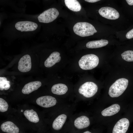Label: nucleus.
<instances>
[{
    "instance_id": "nucleus-1",
    "label": "nucleus",
    "mask_w": 133,
    "mask_h": 133,
    "mask_svg": "<svg viewBox=\"0 0 133 133\" xmlns=\"http://www.w3.org/2000/svg\"><path fill=\"white\" fill-rule=\"evenodd\" d=\"M73 29L76 34L83 37L93 35L97 32L92 24L86 22L77 23L74 26Z\"/></svg>"
},
{
    "instance_id": "nucleus-2",
    "label": "nucleus",
    "mask_w": 133,
    "mask_h": 133,
    "mask_svg": "<svg viewBox=\"0 0 133 133\" xmlns=\"http://www.w3.org/2000/svg\"><path fill=\"white\" fill-rule=\"evenodd\" d=\"M128 80L125 78H120L117 80L110 86L108 93L112 98L117 97L121 95L127 88Z\"/></svg>"
},
{
    "instance_id": "nucleus-3",
    "label": "nucleus",
    "mask_w": 133,
    "mask_h": 133,
    "mask_svg": "<svg viewBox=\"0 0 133 133\" xmlns=\"http://www.w3.org/2000/svg\"><path fill=\"white\" fill-rule=\"evenodd\" d=\"M99 62V58L97 56L93 54H89L82 56L79 61V65L82 69L89 70L97 67Z\"/></svg>"
},
{
    "instance_id": "nucleus-4",
    "label": "nucleus",
    "mask_w": 133,
    "mask_h": 133,
    "mask_svg": "<svg viewBox=\"0 0 133 133\" xmlns=\"http://www.w3.org/2000/svg\"><path fill=\"white\" fill-rule=\"evenodd\" d=\"M98 87L94 83L91 82H86L80 87L78 91L80 94L87 98L91 97L97 93Z\"/></svg>"
},
{
    "instance_id": "nucleus-5",
    "label": "nucleus",
    "mask_w": 133,
    "mask_h": 133,
    "mask_svg": "<svg viewBox=\"0 0 133 133\" xmlns=\"http://www.w3.org/2000/svg\"><path fill=\"white\" fill-rule=\"evenodd\" d=\"M59 13L56 8H53L45 10L38 17L40 22L48 23L51 22L56 19L58 16Z\"/></svg>"
},
{
    "instance_id": "nucleus-6",
    "label": "nucleus",
    "mask_w": 133,
    "mask_h": 133,
    "mask_svg": "<svg viewBox=\"0 0 133 133\" xmlns=\"http://www.w3.org/2000/svg\"><path fill=\"white\" fill-rule=\"evenodd\" d=\"M99 12L101 16L109 19H116L119 17V14L117 11L110 7H102L99 9Z\"/></svg>"
},
{
    "instance_id": "nucleus-7",
    "label": "nucleus",
    "mask_w": 133,
    "mask_h": 133,
    "mask_svg": "<svg viewBox=\"0 0 133 133\" xmlns=\"http://www.w3.org/2000/svg\"><path fill=\"white\" fill-rule=\"evenodd\" d=\"M15 28L21 32L32 31L35 30L38 27L35 23L29 21L18 22L15 24Z\"/></svg>"
},
{
    "instance_id": "nucleus-8",
    "label": "nucleus",
    "mask_w": 133,
    "mask_h": 133,
    "mask_svg": "<svg viewBox=\"0 0 133 133\" xmlns=\"http://www.w3.org/2000/svg\"><path fill=\"white\" fill-rule=\"evenodd\" d=\"M31 58L29 55L26 54L21 58L18 66L19 71L23 72H27L31 70Z\"/></svg>"
},
{
    "instance_id": "nucleus-9",
    "label": "nucleus",
    "mask_w": 133,
    "mask_h": 133,
    "mask_svg": "<svg viewBox=\"0 0 133 133\" xmlns=\"http://www.w3.org/2000/svg\"><path fill=\"white\" fill-rule=\"evenodd\" d=\"M56 100L54 97L50 96H41L38 98L36 100L37 104L44 108H49L55 105Z\"/></svg>"
},
{
    "instance_id": "nucleus-10",
    "label": "nucleus",
    "mask_w": 133,
    "mask_h": 133,
    "mask_svg": "<svg viewBox=\"0 0 133 133\" xmlns=\"http://www.w3.org/2000/svg\"><path fill=\"white\" fill-rule=\"evenodd\" d=\"M130 124L129 120L123 118L118 121L113 128L112 133H126Z\"/></svg>"
},
{
    "instance_id": "nucleus-11",
    "label": "nucleus",
    "mask_w": 133,
    "mask_h": 133,
    "mask_svg": "<svg viewBox=\"0 0 133 133\" xmlns=\"http://www.w3.org/2000/svg\"><path fill=\"white\" fill-rule=\"evenodd\" d=\"M60 55V53L58 52H52L45 61V66L47 67H50L59 62L61 59Z\"/></svg>"
},
{
    "instance_id": "nucleus-12",
    "label": "nucleus",
    "mask_w": 133,
    "mask_h": 133,
    "mask_svg": "<svg viewBox=\"0 0 133 133\" xmlns=\"http://www.w3.org/2000/svg\"><path fill=\"white\" fill-rule=\"evenodd\" d=\"M41 85V83L37 81L31 82L26 84L23 88L22 92L25 94H29L32 92L38 89Z\"/></svg>"
},
{
    "instance_id": "nucleus-13",
    "label": "nucleus",
    "mask_w": 133,
    "mask_h": 133,
    "mask_svg": "<svg viewBox=\"0 0 133 133\" xmlns=\"http://www.w3.org/2000/svg\"><path fill=\"white\" fill-rule=\"evenodd\" d=\"M1 129L4 132L8 133H18L19 129L18 127L12 122L7 121L2 123Z\"/></svg>"
},
{
    "instance_id": "nucleus-14",
    "label": "nucleus",
    "mask_w": 133,
    "mask_h": 133,
    "mask_svg": "<svg viewBox=\"0 0 133 133\" xmlns=\"http://www.w3.org/2000/svg\"><path fill=\"white\" fill-rule=\"evenodd\" d=\"M75 126L78 129H82L88 127L90 124L89 120L85 116H82L77 118L74 121Z\"/></svg>"
},
{
    "instance_id": "nucleus-15",
    "label": "nucleus",
    "mask_w": 133,
    "mask_h": 133,
    "mask_svg": "<svg viewBox=\"0 0 133 133\" xmlns=\"http://www.w3.org/2000/svg\"><path fill=\"white\" fill-rule=\"evenodd\" d=\"M120 109V107L119 104H114L103 110L101 114L104 116H110L118 113Z\"/></svg>"
},
{
    "instance_id": "nucleus-16",
    "label": "nucleus",
    "mask_w": 133,
    "mask_h": 133,
    "mask_svg": "<svg viewBox=\"0 0 133 133\" xmlns=\"http://www.w3.org/2000/svg\"><path fill=\"white\" fill-rule=\"evenodd\" d=\"M68 89V87L65 84L59 83L53 85L51 87V91L54 94L62 95L65 94Z\"/></svg>"
},
{
    "instance_id": "nucleus-17",
    "label": "nucleus",
    "mask_w": 133,
    "mask_h": 133,
    "mask_svg": "<svg viewBox=\"0 0 133 133\" xmlns=\"http://www.w3.org/2000/svg\"><path fill=\"white\" fill-rule=\"evenodd\" d=\"M66 118L67 116L64 114H61L58 116L55 119L53 123V128L56 130H60L65 123Z\"/></svg>"
},
{
    "instance_id": "nucleus-18",
    "label": "nucleus",
    "mask_w": 133,
    "mask_h": 133,
    "mask_svg": "<svg viewBox=\"0 0 133 133\" xmlns=\"http://www.w3.org/2000/svg\"><path fill=\"white\" fill-rule=\"evenodd\" d=\"M108 43V41L106 40L101 39L99 40L90 41L86 44V47L88 48L93 49L104 47Z\"/></svg>"
},
{
    "instance_id": "nucleus-19",
    "label": "nucleus",
    "mask_w": 133,
    "mask_h": 133,
    "mask_svg": "<svg viewBox=\"0 0 133 133\" xmlns=\"http://www.w3.org/2000/svg\"><path fill=\"white\" fill-rule=\"evenodd\" d=\"M65 4L66 6L70 10L77 12L80 11L81 6L79 2L76 0H65Z\"/></svg>"
},
{
    "instance_id": "nucleus-20",
    "label": "nucleus",
    "mask_w": 133,
    "mask_h": 133,
    "mask_svg": "<svg viewBox=\"0 0 133 133\" xmlns=\"http://www.w3.org/2000/svg\"><path fill=\"white\" fill-rule=\"evenodd\" d=\"M24 114L26 117L31 122L36 123L39 121L37 114L33 109L25 110L24 112Z\"/></svg>"
},
{
    "instance_id": "nucleus-21",
    "label": "nucleus",
    "mask_w": 133,
    "mask_h": 133,
    "mask_svg": "<svg viewBox=\"0 0 133 133\" xmlns=\"http://www.w3.org/2000/svg\"><path fill=\"white\" fill-rule=\"evenodd\" d=\"M10 87V82L7 80V78L4 77H0V90H7Z\"/></svg>"
},
{
    "instance_id": "nucleus-22",
    "label": "nucleus",
    "mask_w": 133,
    "mask_h": 133,
    "mask_svg": "<svg viewBox=\"0 0 133 133\" xmlns=\"http://www.w3.org/2000/svg\"><path fill=\"white\" fill-rule=\"evenodd\" d=\"M121 55L123 59L129 62L133 61V50L125 51Z\"/></svg>"
},
{
    "instance_id": "nucleus-23",
    "label": "nucleus",
    "mask_w": 133,
    "mask_h": 133,
    "mask_svg": "<svg viewBox=\"0 0 133 133\" xmlns=\"http://www.w3.org/2000/svg\"><path fill=\"white\" fill-rule=\"evenodd\" d=\"M8 105L7 102L3 99L0 98V111L4 112L7 111Z\"/></svg>"
},
{
    "instance_id": "nucleus-24",
    "label": "nucleus",
    "mask_w": 133,
    "mask_h": 133,
    "mask_svg": "<svg viewBox=\"0 0 133 133\" xmlns=\"http://www.w3.org/2000/svg\"><path fill=\"white\" fill-rule=\"evenodd\" d=\"M126 36L127 38L128 39L133 38V28L127 33Z\"/></svg>"
},
{
    "instance_id": "nucleus-25",
    "label": "nucleus",
    "mask_w": 133,
    "mask_h": 133,
    "mask_svg": "<svg viewBox=\"0 0 133 133\" xmlns=\"http://www.w3.org/2000/svg\"><path fill=\"white\" fill-rule=\"evenodd\" d=\"M126 1L129 5H133V0H126Z\"/></svg>"
},
{
    "instance_id": "nucleus-26",
    "label": "nucleus",
    "mask_w": 133,
    "mask_h": 133,
    "mask_svg": "<svg viewBox=\"0 0 133 133\" xmlns=\"http://www.w3.org/2000/svg\"><path fill=\"white\" fill-rule=\"evenodd\" d=\"M99 0H85V1L89 2L90 3H94L95 2H97L98 1H100Z\"/></svg>"
},
{
    "instance_id": "nucleus-27",
    "label": "nucleus",
    "mask_w": 133,
    "mask_h": 133,
    "mask_svg": "<svg viewBox=\"0 0 133 133\" xmlns=\"http://www.w3.org/2000/svg\"><path fill=\"white\" fill-rule=\"evenodd\" d=\"M83 133H91V132H90L89 131H86V132H84Z\"/></svg>"
},
{
    "instance_id": "nucleus-28",
    "label": "nucleus",
    "mask_w": 133,
    "mask_h": 133,
    "mask_svg": "<svg viewBox=\"0 0 133 133\" xmlns=\"http://www.w3.org/2000/svg\"><path fill=\"white\" fill-rule=\"evenodd\" d=\"M23 110H21V112H23Z\"/></svg>"
}]
</instances>
